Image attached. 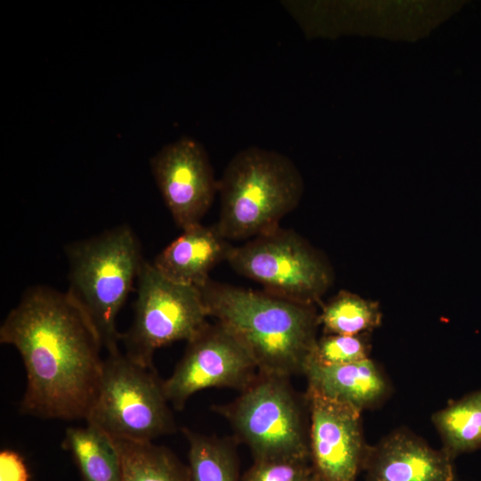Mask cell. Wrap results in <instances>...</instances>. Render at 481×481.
<instances>
[{
	"mask_svg": "<svg viewBox=\"0 0 481 481\" xmlns=\"http://www.w3.org/2000/svg\"><path fill=\"white\" fill-rule=\"evenodd\" d=\"M0 342L14 346L25 366L22 413L41 419H86L102 380V344L67 291L45 285L28 289L4 320Z\"/></svg>",
	"mask_w": 481,
	"mask_h": 481,
	"instance_id": "obj_1",
	"label": "cell"
},
{
	"mask_svg": "<svg viewBox=\"0 0 481 481\" xmlns=\"http://www.w3.org/2000/svg\"><path fill=\"white\" fill-rule=\"evenodd\" d=\"M200 289L208 317L239 339L259 372L303 374L317 339L314 306L211 279Z\"/></svg>",
	"mask_w": 481,
	"mask_h": 481,
	"instance_id": "obj_2",
	"label": "cell"
},
{
	"mask_svg": "<svg viewBox=\"0 0 481 481\" xmlns=\"http://www.w3.org/2000/svg\"><path fill=\"white\" fill-rule=\"evenodd\" d=\"M66 290L85 312L108 355L120 352L117 316L144 263L134 230L121 224L65 248Z\"/></svg>",
	"mask_w": 481,
	"mask_h": 481,
	"instance_id": "obj_3",
	"label": "cell"
},
{
	"mask_svg": "<svg viewBox=\"0 0 481 481\" xmlns=\"http://www.w3.org/2000/svg\"><path fill=\"white\" fill-rule=\"evenodd\" d=\"M216 224L227 240L255 238L280 227L298 204L302 177L289 158L257 146L236 153L218 180Z\"/></svg>",
	"mask_w": 481,
	"mask_h": 481,
	"instance_id": "obj_4",
	"label": "cell"
},
{
	"mask_svg": "<svg viewBox=\"0 0 481 481\" xmlns=\"http://www.w3.org/2000/svg\"><path fill=\"white\" fill-rule=\"evenodd\" d=\"M290 377L257 372L232 402L217 406L237 437L249 448L254 461H310L307 401Z\"/></svg>",
	"mask_w": 481,
	"mask_h": 481,
	"instance_id": "obj_5",
	"label": "cell"
},
{
	"mask_svg": "<svg viewBox=\"0 0 481 481\" xmlns=\"http://www.w3.org/2000/svg\"><path fill=\"white\" fill-rule=\"evenodd\" d=\"M113 439L151 442L175 430L169 402L151 366L119 352L108 355L97 396L86 419Z\"/></svg>",
	"mask_w": 481,
	"mask_h": 481,
	"instance_id": "obj_6",
	"label": "cell"
},
{
	"mask_svg": "<svg viewBox=\"0 0 481 481\" xmlns=\"http://www.w3.org/2000/svg\"><path fill=\"white\" fill-rule=\"evenodd\" d=\"M226 261L265 291L306 305L319 301L333 279L322 254L298 232L281 227L232 246Z\"/></svg>",
	"mask_w": 481,
	"mask_h": 481,
	"instance_id": "obj_7",
	"label": "cell"
},
{
	"mask_svg": "<svg viewBox=\"0 0 481 481\" xmlns=\"http://www.w3.org/2000/svg\"><path fill=\"white\" fill-rule=\"evenodd\" d=\"M136 282L134 321L121 343L128 358L152 367L157 349L190 340L208 314L199 288L170 281L152 263L144 261Z\"/></svg>",
	"mask_w": 481,
	"mask_h": 481,
	"instance_id": "obj_8",
	"label": "cell"
},
{
	"mask_svg": "<svg viewBox=\"0 0 481 481\" xmlns=\"http://www.w3.org/2000/svg\"><path fill=\"white\" fill-rule=\"evenodd\" d=\"M258 372L246 347L223 324L207 322L187 341L183 357L163 381L169 404L182 410L195 393L208 387L243 390Z\"/></svg>",
	"mask_w": 481,
	"mask_h": 481,
	"instance_id": "obj_9",
	"label": "cell"
},
{
	"mask_svg": "<svg viewBox=\"0 0 481 481\" xmlns=\"http://www.w3.org/2000/svg\"><path fill=\"white\" fill-rule=\"evenodd\" d=\"M312 468L323 481H355L368 449L361 428V411L307 387Z\"/></svg>",
	"mask_w": 481,
	"mask_h": 481,
	"instance_id": "obj_10",
	"label": "cell"
},
{
	"mask_svg": "<svg viewBox=\"0 0 481 481\" xmlns=\"http://www.w3.org/2000/svg\"><path fill=\"white\" fill-rule=\"evenodd\" d=\"M156 184L182 231L200 224L218 191L207 151L189 138L163 146L150 160Z\"/></svg>",
	"mask_w": 481,
	"mask_h": 481,
	"instance_id": "obj_11",
	"label": "cell"
},
{
	"mask_svg": "<svg viewBox=\"0 0 481 481\" xmlns=\"http://www.w3.org/2000/svg\"><path fill=\"white\" fill-rule=\"evenodd\" d=\"M366 481H455L452 458L412 434L396 431L368 449Z\"/></svg>",
	"mask_w": 481,
	"mask_h": 481,
	"instance_id": "obj_12",
	"label": "cell"
},
{
	"mask_svg": "<svg viewBox=\"0 0 481 481\" xmlns=\"http://www.w3.org/2000/svg\"><path fill=\"white\" fill-rule=\"evenodd\" d=\"M232 247L216 224L200 223L183 230L157 255L152 265L170 281L200 289L210 279L209 272L226 261Z\"/></svg>",
	"mask_w": 481,
	"mask_h": 481,
	"instance_id": "obj_13",
	"label": "cell"
},
{
	"mask_svg": "<svg viewBox=\"0 0 481 481\" xmlns=\"http://www.w3.org/2000/svg\"><path fill=\"white\" fill-rule=\"evenodd\" d=\"M303 374L308 387L360 411L377 404L388 390L385 377L370 358L338 365L308 359Z\"/></svg>",
	"mask_w": 481,
	"mask_h": 481,
	"instance_id": "obj_14",
	"label": "cell"
},
{
	"mask_svg": "<svg viewBox=\"0 0 481 481\" xmlns=\"http://www.w3.org/2000/svg\"><path fill=\"white\" fill-rule=\"evenodd\" d=\"M63 446L73 455L85 481H122L119 451L112 437L99 428L66 430Z\"/></svg>",
	"mask_w": 481,
	"mask_h": 481,
	"instance_id": "obj_15",
	"label": "cell"
},
{
	"mask_svg": "<svg viewBox=\"0 0 481 481\" xmlns=\"http://www.w3.org/2000/svg\"><path fill=\"white\" fill-rule=\"evenodd\" d=\"M122 481H189L188 469L167 448L152 442L114 439Z\"/></svg>",
	"mask_w": 481,
	"mask_h": 481,
	"instance_id": "obj_16",
	"label": "cell"
},
{
	"mask_svg": "<svg viewBox=\"0 0 481 481\" xmlns=\"http://www.w3.org/2000/svg\"><path fill=\"white\" fill-rule=\"evenodd\" d=\"M444 450L456 455L481 449V390L471 393L433 416Z\"/></svg>",
	"mask_w": 481,
	"mask_h": 481,
	"instance_id": "obj_17",
	"label": "cell"
},
{
	"mask_svg": "<svg viewBox=\"0 0 481 481\" xmlns=\"http://www.w3.org/2000/svg\"><path fill=\"white\" fill-rule=\"evenodd\" d=\"M189 451V481H241L230 442L183 429Z\"/></svg>",
	"mask_w": 481,
	"mask_h": 481,
	"instance_id": "obj_18",
	"label": "cell"
},
{
	"mask_svg": "<svg viewBox=\"0 0 481 481\" xmlns=\"http://www.w3.org/2000/svg\"><path fill=\"white\" fill-rule=\"evenodd\" d=\"M381 313L378 303L342 290L318 314L325 334L362 335L378 327Z\"/></svg>",
	"mask_w": 481,
	"mask_h": 481,
	"instance_id": "obj_19",
	"label": "cell"
},
{
	"mask_svg": "<svg viewBox=\"0 0 481 481\" xmlns=\"http://www.w3.org/2000/svg\"><path fill=\"white\" fill-rule=\"evenodd\" d=\"M369 345L363 335L324 334L317 338L308 359L320 364L338 365L365 360Z\"/></svg>",
	"mask_w": 481,
	"mask_h": 481,
	"instance_id": "obj_20",
	"label": "cell"
},
{
	"mask_svg": "<svg viewBox=\"0 0 481 481\" xmlns=\"http://www.w3.org/2000/svg\"><path fill=\"white\" fill-rule=\"evenodd\" d=\"M309 460L254 461L241 481H306L313 473Z\"/></svg>",
	"mask_w": 481,
	"mask_h": 481,
	"instance_id": "obj_21",
	"label": "cell"
},
{
	"mask_svg": "<svg viewBox=\"0 0 481 481\" xmlns=\"http://www.w3.org/2000/svg\"><path fill=\"white\" fill-rule=\"evenodd\" d=\"M29 476L21 456L11 450L0 453V481H29Z\"/></svg>",
	"mask_w": 481,
	"mask_h": 481,
	"instance_id": "obj_22",
	"label": "cell"
},
{
	"mask_svg": "<svg viewBox=\"0 0 481 481\" xmlns=\"http://www.w3.org/2000/svg\"><path fill=\"white\" fill-rule=\"evenodd\" d=\"M306 481H323V480L313 471V473L310 475V477L307 478Z\"/></svg>",
	"mask_w": 481,
	"mask_h": 481,
	"instance_id": "obj_23",
	"label": "cell"
}]
</instances>
